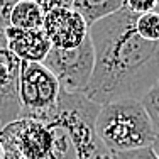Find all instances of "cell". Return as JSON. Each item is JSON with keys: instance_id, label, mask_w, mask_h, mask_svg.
Here are the masks:
<instances>
[{"instance_id": "ffe728a7", "label": "cell", "mask_w": 159, "mask_h": 159, "mask_svg": "<svg viewBox=\"0 0 159 159\" xmlns=\"http://www.w3.org/2000/svg\"><path fill=\"white\" fill-rule=\"evenodd\" d=\"M156 2H157V5H156V9H154V10H156V12H159V0H156Z\"/></svg>"}, {"instance_id": "4fadbf2b", "label": "cell", "mask_w": 159, "mask_h": 159, "mask_svg": "<svg viewBox=\"0 0 159 159\" xmlns=\"http://www.w3.org/2000/svg\"><path fill=\"white\" fill-rule=\"evenodd\" d=\"M139 102H141V105L144 107L147 117H149L151 125H152L156 135H159V80Z\"/></svg>"}, {"instance_id": "9c48e42d", "label": "cell", "mask_w": 159, "mask_h": 159, "mask_svg": "<svg viewBox=\"0 0 159 159\" xmlns=\"http://www.w3.org/2000/svg\"><path fill=\"white\" fill-rule=\"evenodd\" d=\"M3 36H5L9 51L19 61L24 63H43L52 48L43 27L32 29V31L7 27L3 29Z\"/></svg>"}, {"instance_id": "6da1fadb", "label": "cell", "mask_w": 159, "mask_h": 159, "mask_svg": "<svg viewBox=\"0 0 159 159\" xmlns=\"http://www.w3.org/2000/svg\"><path fill=\"white\" fill-rule=\"evenodd\" d=\"M135 14L127 7L88 27L93 71L83 95L98 107L122 98H141L159 80V43L135 32Z\"/></svg>"}, {"instance_id": "ac0fdd59", "label": "cell", "mask_w": 159, "mask_h": 159, "mask_svg": "<svg viewBox=\"0 0 159 159\" xmlns=\"http://www.w3.org/2000/svg\"><path fill=\"white\" fill-rule=\"evenodd\" d=\"M152 151L156 152V156L159 157V135L156 137V141H154V144H152Z\"/></svg>"}, {"instance_id": "5b68a950", "label": "cell", "mask_w": 159, "mask_h": 159, "mask_svg": "<svg viewBox=\"0 0 159 159\" xmlns=\"http://www.w3.org/2000/svg\"><path fill=\"white\" fill-rule=\"evenodd\" d=\"M93 46L86 37L75 49L51 48L44 61L41 63L58 80L59 86L66 93H83L93 71Z\"/></svg>"}, {"instance_id": "ba28073f", "label": "cell", "mask_w": 159, "mask_h": 159, "mask_svg": "<svg viewBox=\"0 0 159 159\" xmlns=\"http://www.w3.org/2000/svg\"><path fill=\"white\" fill-rule=\"evenodd\" d=\"M19 75L20 61L9 51L3 31H0V129L20 117Z\"/></svg>"}, {"instance_id": "8992f818", "label": "cell", "mask_w": 159, "mask_h": 159, "mask_svg": "<svg viewBox=\"0 0 159 159\" xmlns=\"http://www.w3.org/2000/svg\"><path fill=\"white\" fill-rule=\"evenodd\" d=\"M5 159H49L52 135L44 122L17 119L0 129Z\"/></svg>"}, {"instance_id": "277c9868", "label": "cell", "mask_w": 159, "mask_h": 159, "mask_svg": "<svg viewBox=\"0 0 159 159\" xmlns=\"http://www.w3.org/2000/svg\"><path fill=\"white\" fill-rule=\"evenodd\" d=\"M61 86L52 73L41 63L20 61L19 75V102L20 117L44 122L58 103Z\"/></svg>"}, {"instance_id": "7a4b0ae2", "label": "cell", "mask_w": 159, "mask_h": 159, "mask_svg": "<svg viewBox=\"0 0 159 159\" xmlns=\"http://www.w3.org/2000/svg\"><path fill=\"white\" fill-rule=\"evenodd\" d=\"M98 108L83 93L61 90L54 110L44 120L52 135L49 159H113L97 137Z\"/></svg>"}, {"instance_id": "9a60e30c", "label": "cell", "mask_w": 159, "mask_h": 159, "mask_svg": "<svg viewBox=\"0 0 159 159\" xmlns=\"http://www.w3.org/2000/svg\"><path fill=\"white\" fill-rule=\"evenodd\" d=\"M113 159H159L152 147H144V149L130 151V152H120V154H112Z\"/></svg>"}, {"instance_id": "e0dca14e", "label": "cell", "mask_w": 159, "mask_h": 159, "mask_svg": "<svg viewBox=\"0 0 159 159\" xmlns=\"http://www.w3.org/2000/svg\"><path fill=\"white\" fill-rule=\"evenodd\" d=\"M36 2L41 9L44 10V14L49 12L52 9H61V7H71L75 0H32Z\"/></svg>"}, {"instance_id": "5bb4252c", "label": "cell", "mask_w": 159, "mask_h": 159, "mask_svg": "<svg viewBox=\"0 0 159 159\" xmlns=\"http://www.w3.org/2000/svg\"><path fill=\"white\" fill-rule=\"evenodd\" d=\"M156 5H157L156 0H125V7L135 16L152 12L156 9Z\"/></svg>"}, {"instance_id": "d6986e66", "label": "cell", "mask_w": 159, "mask_h": 159, "mask_svg": "<svg viewBox=\"0 0 159 159\" xmlns=\"http://www.w3.org/2000/svg\"><path fill=\"white\" fill-rule=\"evenodd\" d=\"M0 159H5V156H3V149H2V144H0Z\"/></svg>"}, {"instance_id": "8fae6325", "label": "cell", "mask_w": 159, "mask_h": 159, "mask_svg": "<svg viewBox=\"0 0 159 159\" xmlns=\"http://www.w3.org/2000/svg\"><path fill=\"white\" fill-rule=\"evenodd\" d=\"M44 20V10L32 0H19L9 17V27L20 31L41 29Z\"/></svg>"}, {"instance_id": "30bf717a", "label": "cell", "mask_w": 159, "mask_h": 159, "mask_svg": "<svg viewBox=\"0 0 159 159\" xmlns=\"http://www.w3.org/2000/svg\"><path fill=\"white\" fill-rule=\"evenodd\" d=\"M124 7L125 0H75L71 9L83 17L88 27H92L95 22L113 16Z\"/></svg>"}, {"instance_id": "2e32d148", "label": "cell", "mask_w": 159, "mask_h": 159, "mask_svg": "<svg viewBox=\"0 0 159 159\" xmlns=\"http://www.w3.org/2000/svg\"><path fill=\"white\" fill-rule=\"evenodd\" d=\"M19 0H0V31L9 27V17Z\"/></svg>"}, {"instance_id": "52a82bcc", "label": "cell", "mask_w": 159, "mask_h": 159, "mask_svg": "<svg viewBox=\"0 0 159 159\" xmlns=\"http://www.w3.org/2000/svg\"><path fill=\"white\" fill-rule=\"evenodd\" d=\"M43 31L56 49H75L88 37V25L71 7L52 9L44 14Z\"/></svg>"}, {"instance_id": "7c38bea8", "label": "cell", "mask_w": 159, "mask_h": 159, "mask_svg": "<svg viewBox=\"0 0 159 159\" xmlns=\"http://www.w3.org/2000/svg\"><path fill=\"white\" fill-rule=\"evenodd\" d=\"M135 32L147 43H159V12L152 10L135 17Z\"/></svg>"}, {"instance_id": "3957f363", "label": "cell", "mask_w": 159, "mask_h": 159, "mask_svg": "<svg viewBox=\"0 0 159 159\" xmlns=\"http://www.w3.org/2000/svg\"><path fill=\"white\" fill-rule=\"evenodd\" d=\"M95 132L110 154L152 147L157 137L141 102L134 98L100 105L95 117Z\"/></svg>"}]
</instances>
